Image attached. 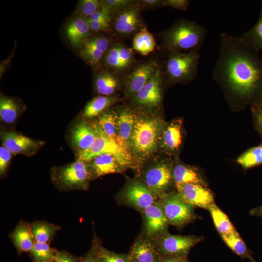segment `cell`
I'll list each match as a JSON object with an SVG mask.
<instances>
[{
  "label": "cell",
  "instance_id": "43",
  "mask_svg": "<svg viewBox=\"0 0 262 262\" xmlns=\"http://www.w3.org/2000/svg\"><path fill=\"white\" fill-rule=\"evenodd\" d=\"M251 111L255 128L262 137V108L256 104H252Z\"/></svg>",
  "mask_w": 262,
  "mask_h": 262
},
{
  "label": "cell",
  "instance_id": "42",
  "mask_svg": "<svg viewBox=\"0 0 262 262\" xmlns=\"http://www.w3.org/2000/svg\"><path fill=\"white\" fill-rule=\"evenodd\" d=\"M113 15L107 12L102 6L100 9L87 18L89 21H104L111 24Z\"/></svg>",
  "mask_w": 262,
  "mask_h": 262
},
{
  "label": "cell",
  "instance_id": "40",
  "mask_svg": "<svg viewBox=\"0 0 262 262\" xmlns=\"http://www.w3.org/2000/svg\"><path fill=\"white\" fill-rule=\"evenodd\" d=\"M137 0H102L103 8L109 13L115 14L126 10L138 2Z\"/></svg>",
  "mask_w": 262,
  "mask_h": 262
},
{
  "label": "cell",
  "instance_id": "51",
  "mask_svg": "<svg viewBox=\"0 0 262 262\" xmlns=\"http://www.w3.org/2000/svg\"><path fill=\"white\" fill-rule=\"evenodd\" d=\"M262 108V91L254 103Z\"/></svg>",
  "mask_w": 262,
  "mask_h": 262
},
{
  "label": "cell",
  "instance_id": "14",
  "mask_svg": "<svg viewBox=\"0 0 262 262\" xmlns=\"http://www.w3.org/2000/svg\"><path fill=\"white\" fill-rule=\"evenodd\" d=\"M202 241L194 235H172L168 232L153 240L162 256L187 257L190 250Z\"/></svg>",
  "mask_w": 262,
  "mask_h": 262
},
{
  "label": "cell",
  "instance_id": "52",
  "mask_svg": "<svg viewBox=\"0 0 262 262\" xmlns=\"http://www.w3.org/2000/svg\"><path fill=\"white\" fill-rule=\"evenodd\" d=\"M53 262V261H49V262Z\"/></svg>",
  "mask_w": 262,
  "mask_h": 262
},
{
  "label": "cell",
  "instance_id": "22",
  "mask_svg": "<svg viewBox=\"0 0 262 262\" xmlns=\"http://www.w3.org/2000/svg\"><path fill=\"white\" fill-rule=\"evenodd\" d=\"M182 131L181 119L172 121L164 128L160 138L161 145L165 151L174 154L179 151L182 143Z\"/></svg>",
  "mask_w": 262,
  "mask_h": 262
},
{
  "label": "cell",
  "instance_id": "9",
  "mask_svg": "<svg viewBox=\"0 0 262 262\" xmlns=\"http://www.w3.org/2000/svg\"><path fill=\"white\" fill-rule=\"evenodd\" d=\"M162 63L149 59L136 64L124 77L125 96L131 98L138 93L162 68Z\"/></svg>",
  "mask_w": 262,
  "mask_h": 262
},
{
  "label": "cell",
  "instance_id": "44",
  "mask_svg": "<svg viewBox=\"0 0 262 262\" xmlns=\"http://www.w3.org/2000/svg\"><path fill=\"white\" fill-rule=\"evenodd\" d=\"M82 258H78L66 251H55L53 262H80Z\"/></svg>",
  "mask_w": 262,
  "mask_h": 262
},
{
  "label": "cell",
  "instance_id": "29",
  "mask_svg": "<svg viewBox=\"0 0 262 262\" xmlns=\"http://www.w3.org/2000/svg\"><path fill=\"white\" fill-rule=\"evenodd\" d=\"M156 43L153 35L144 27L133 37L132 49L143 56L152 52Z\"/></svg>",
  "mask_w": 262,
  "mask_h": 262
},
{
  "label": "cell",
  "instance_id": "6",
  "mask_svg": "<svg viewBox=\"0 0 262 262\" xmlns=\"http://www.w3.org/2000/svg\"><path fill=\"white\" fill-rule=\"evenodd\" d=\"M161 206L169 225L182 228L196 217L193 207L187 203L177 191L160 198Z\"/></svg>",
  "mask_w": 262,
  "mask_h": 262
},
{
  "label": "cell",
  "instance_id": "11",
  "mask_svg": "<svg viewBox=\"0 0 262 262\" xmlns=\"http://www.w3.org/2000/svg\"><path fill=\"white\" fill-rule=\"evenodd\" d=\"M172 167L167 163H158L145 170L142 174L140 180L160 199L174 192L171 190L172 186H175L172 177Z\"/></svg>",
  "mask_w": 262,
  "mask_h": 262
},
{
  "label": "cell",
  "instance_id": "20",
  "mask_svg": "<svg viewBox=\"0 0 262 262\" xmlns=\"http://www.w3.org/2000/svg\"><path fill=\"white\" fill-rule=\"evenodd\" d=\"M87 18L76 14L70 17L65 27V34L69 43L79 50L93 34Z\"/></svg>",
  "mask_w": 262,
  "mask_h": 262
},
{
  "label": "cell",
  "instance_id": "48",
  "mask_svg": "<svg viewBox=\"0 0 262 262\" xmlns=\"http://www.w3.org/2000/svg\"><path fill=\"white\" fill-rule=\"evenodd\" d=\"M88 21V20H87ZM90 28L92 32H111V23L104 21H89Z\"/></svg>",
  "mask_w": 262,
  "mask_h": 262
},
{
  "label": "cell",
  "instance_id": "30",
  "mask_svg": "<svg viewBox=\"0 0 262 262\" xmlns=\"http://www.w3.org/2000/svg\"><path fill=\"white\" fill-rule=\"evenodd\" d=\"M14 243L19 252H30L34 243L30 226L21 223L12 235Z\"/></svg>",
  "mask_w": 262,
  "mask_h": 262
},
{
  "label": "cell",
  "instance_id": "13",
  "mask_svg": "<svg viewBox=\"0 0 262 262\" xmlns=\"http://www.w3.org/2000/svg\"><path fill=\"white\" fill-rule=\"evenodd\" d=\"M136 65L132 49L120 42L111 45L102 61V67L113 70L120 77H124Z\"/></svg>",
  "mask_w": 262,
  "mask_h": 262
},
{
  "label": "cell",
  "instance_id": "8",
  "mask_svg": "<svg viewBox=\"0 0 262 262\" xmlns=\"http://www.w3.org/2000/svg\"><path fill=\"white\" fill-rule=\"evenodd\" d=\"M159 199L144 182L137 180L127 183L116 197L119 204L131 207L140 213Z\"/></svg>",
  "mask_w": 262,
  "mask_h": 262
},
{
  "label": "cell",
  "instance_id": "19",
  "mask_svg": "<svg viewBox=\"0 0 262 262\" xmlns=\"http://www.w3.org/2000/svg\"><path fill=\"white\" fill-rule=\"evenodd\" d=\"M129 262H161V256L153 240L138 237L127 253Z\"/></svg>",
  "mask_w": 262,
  "mask_h": 262
},
{
  "label": "cell",
  "instance_id": "31",
  "mask_svg": "<svg viewBox=\"0 0 262 262\" xmlns=\"http://www.w3.org/2000/svg\"><path fill=\"white\" fill-rule=\"evenodd\" d=\"M226 245L235 254L242 259H248L256 262L252 256L251 251L246 246L237 231L228 234L221 235Z\"/></svg>",
  "mask_w": 262,
  "mask_h": 262
},
{
  "label": "cell",
  "instance_id": "17",
  "mask_svg": "<svg viewBox=\"0 0 262 262\" xmlns=\"http://www.w3.org/2000/svg\"><path fill=\"white\" fill-rule=\"evenodd\" d=\"M2 146L12 154L31 156L36 154L44 144V141L36 140L14 131L0 132Z\"/></svg>",
  "mask_w": 262,
  "mask_h": 262
},
{
  "label": "cell",
  "instance_id": "4",
  "mask_svg": "<svg viewBox=\"0 0 262 262\" xmlns=\"http://www.w3.org/2000/svg\"><path fill=\"white\" fill-rule=\"evenodd\" d=\"M164 128L156 118H137L129 144L133 154L142 160L155 152Z\"/></svg>",
  "mask_w": 262,
  "mask_h": 262
},
{
  "label": "cell",
  "instance_id": "34",
  "mask_svg": "<svg viewBox=\"0 0 262 262\" xmlns=\"http://www.w3.org/2000/svg\"><path fill=\"white\" fill-rule=\"evenodd\" d=\"M35 242L47 243L51 239L55 233L60 229L58 226L45 222H36L30 226Z\"/></svg>",
  "mask_w": 262,
  "mask_h": 262
},
{
  "label": "cell",
  "instance_id": "32",
  "mask_svg": "<svg viewBox=\"0 0 262 262\" xmlns=\"http://www.w3.org/2000/svg\"><path fill=\"white\" fill-rule=\"evenodd\" d=\"M214 224L220 235L237 231L226 214L213 203L208 209Z\"/></svg>",
  "mask_w": 262,
  "mask_h": 262
},
{
  "label": "cell",
  "instance_id": "41",
  "mask_svg": "<svg viewBox=\"0 0 262 262\" xmlns=\"http://www.w3.org/2000/svg\"><path fill=\"white\" fill-rule=\"evenodd\" d=\"M12 154L3 146L0 147V174H5L12 158Z\"/></svg>",
  "mask_w": 262,
  "mask_h": 262
},
{
  "label": "cell",
  "instance_id": "36",
  "mask_svg": "<svg viewBox=\"0 0 262 262\" xmlns=\"http://www.w3.org/2000/svg\"><path fill=\"white\" fill-rule=\"evenodd\" d=\"M236 161L244 169L262 164V142L242 153Z\"/></svg>",
  "mask_w": 262,
  "mask_h": 262
},
{
  "label": "cell",
  "instance_id": "50",
  "mask_svg": "<svg viewBox=\"0 0 262 262\" xmlns=\"http://www.w3.org/2000/svg\"><path fill=\"white\" fill-rule=\"evenodd\" d=\"M250 214L253 216L262 218V205L252 209Z\"/></svg>",
  "mask_w": 262,
  "mask_h": 262
},
{
  "label": "cell",
  "instance_id": "39",
  "mask_svg": "<svg viewBox=\"0 0 262 262\" xmlns=\"http://www.w3.org/2000/svg\"><path fill=\"white\" fill-rule=\"evenodd\" d=\"M102 6V0H80L78 1L76 14L88 18Z\"/></svg>",
  "mask_w": 262,
  "mask_h": 262
},
{
  "label": "cell",
  "instance_id": "28",
  "mask_svg": "<svg viewBox=\"0 0 262 262\" xmlns=\"http://www.w3.org/2000/svg\"><path fill=\"white\" fill-rule=\"evenodd\" d=\"M23 107L14 97L0 94V120L8 124L15 123L23 111Z\"/></svg>",
  "mask_w": 262,
  "mask_h": 262
},
{
  "label": "cell",
  "instance_id": "15",
  "mask_svg": "<svg viewBox=\"0 0 262 262\" xmlns=\"http://www.w3.org/2000/svg\"><path fill=\"white\" fill-rule=\"evenodd\" d=\"M114 42L109 36L92 34L78 50L79 55L92 68L98 69L102 67L103 58Z\"/></svg>",
  "mask_w": 262,
  "mask_h": 262
},
{
  "label": "cell",
  "instance_id": "16",
  "mask_svg": "<svg viewBox=\"0 0 262 262\" xmlns=\"http://www.w3.org/2000/svg\"><path fill=\"white\" fill-rule=\"evenodd\" d=\"M140 213L143 220L142 235L155 240L168 232L169 224L158 201Z\"/></svg>",
  "mask_w": 262,
  "mask_h": 262
},
{
  "label": "cell",
  "instance_id": "49",
  "mask_svg": "<svg viewBox=\"0 0 262 262\" xmlns=\"http://www.w3.org/2000/svg\"><path fill=\"white\" fill-rule=\"evenodd\" d=\"M161 262H189L187 257L162 256Z\"/></svg>",
  "mask_w": 262,
  "mask_h": 262
},
{
  "label": "cell",
  "instance_id": "10",
  "mask_svg": "<svg viewBox=\"0 0 262 262\" xmlns=\"http://www.w3.org/2000/svg\"><path fill=\"white\" fill-rule=\"evenodd\" d=\"M138 2L126 10L113 15L111 32L115 37L128 38L145 27Z\"/></svg>",
  "mask_w": 262,
  "mask_h": 262
},
{
  "label": "cell",
  "instance_id": "47",
  "mask_svg": "<svg viewBox=\"0 0 262 262\" xmlns=\"http://www.w3.org/2000/svg\"><path fill=\"white\" fill-rule=\"evenodd\" d=\"M138 4L142 11L154 10L163 7V0H139Z\"/></svg>",
  "mask_w": 262,
  "mask_h": 262
},
{
  "label": "cell",
  "instance_id": "1",
  "mask_svg": "<svg viewBox=\"0 0 262 262\" xmlns=\"http://www.w3.org/2000/svg\"><path fill=\"white\" fill-rule=\"evenodd\" d=\"M219 54L213 77L241 104L255 103L262 91V60L259 51L240 37L220 35Z\"/></svg>",
  "mask_w": 262,
  "mask_h": 262
},
{
  "label": "cell",
  "instance_id": "25",
  "mask_svg": "<svg viewBox=\"0 0 262 262\" xmlns=\"http://www.w3.org/2000/svg\"><path fill=\"white\" fill-rule=\"evenodd\" d=\"M88 166L93 178L120 173L124 168L114 155L108 153L97 156L89 162Z\"/></svg>",
  "mask_w": 262,
  "mask_h": 262
},
{
  "label": "cell",
  "instance_id": "2",
  "mask_svg": "<svg viewBox=\"0 0 262 262\" xmlns=\"http://www.w3.org/2000/svg\"><path fill=\"white\" fill-rule=\"evenodd\" d=\"M207 32L206 28L196 21L180 18L160 33L159 36L166 53L199 51Z\"/></svg>",
  "mask_w": 262,
  "mask_h": 262
},
{
  "label": "cell",
  "instance_id": "38",
  "mask_svg": "<svg viewBox=\"0 0 262 262\" xmlns=\"http://www.w3.org/2000/svg\"><path fill=\"white\" fill-rule=\"evenodd\" d=\"M97 242L100 262H129L127 254L117 253L106 249L97 238Z\"/></svg>",
  "mask_w": 262,
  "mask_h": 262
},
{
  "label": "cell",
  "instance_id": "7",
  "mask_svg": "<svg viewBox=\"0 0 262 262\" xmlns=\"http://www.w3.org/2000/svg\"><path fill=\"white\" fill-rule=\"evenodd\" d=\"M93 178L88 164L79 160L57 169L53 176L60 187L67 190H86Z\"/></svg>",
  "mask_w": 262,
  "mask_h": 262
},
{
  "label": "cell",
  "instance_id": "33",
  "mask_svg": "<svg viewBox=\"0 0 262 262\" xmlns=\"http://www.w3.org/2000/svg\"><path fill=\"white\" fill-rule=\"evenodd\" d=\"M98 117V125L103 132L109 138L118 143L116 132L117 113L109 109Z\"/></svg>",
  "mask_w": 262,
  "mask_h": 262
},
{
  "label": "cell",
  "instance_id": "46",
  "mask_svg": "<svg viewBox=\"0 0 262 262\" xmlns=\"http://www.w3.org/2000/svg\"><path fill=\"white\" fill-rule=\"evenodd\" d=\"M189 4L188 0H163V7H171L179 10L186 11Z\"/></svg>",
  "mask_w": 262,
  "mask_h": 262
},
{
  "label": "cell",
  "instance_id": "53",
  "mask_svg": "<svg viewBox=\"0 0 262 262\" xmlns=\"http://www.w3.org/2000/svg\"></svg>",
  "mask_w": 262,
  "mask_h": 262
},
{
  "label": "cell",
  "instance_id": "5",
  "mask_svg": "<svg viewBox=\"0 0 262 262\" xmlns=\"http://www.w3.org/2000/svg\"><path fill=\"white\" fill-rule=\"evenodd\" d=\"M94 126L97 134L96 138L88 149L78 153L77 160L90 162L100 154L108 153L114 155L123 168L131 166L132 159L129 150L109 138L98 124Z\"/></svg>",
  "mask_w": 262,
  "mask_h": 262
},
{
  "label": "cell",
  "instance_id": "26",
  "mask_svg": "<svg viewBox=\"0 0 262 262\" xmlns=\"http://www.w3.org/2000/svg\"><path fill=\"white\" fill-rule=\"evenodd\" d=\"M173 180L175 187L188 183L207 184L199 170L193 166L182 164H177L172 167Z\"/></svg>",
  "mask_w": 262,
  "mask_h": 262
},
{
  "label": "cell",
  "instance_id": "27",
  "mask_svg": "<svg viewBox=\"0 0 262 262\" xmlns=\"http://www.w3.org/2000/svg\"><path fill=\"white\" fill-rule=\"evenodd\" d=\"M120 101V99L116 96L98 95L86 104L83 115L86 118L91 119L99 116Z\"/></svg>",
  "mask_w": 262,
  "mask_h": 262
},
{
  "label": "cell",
  "instance_id": "3",
  "mask_svg": "<svg viewBox=\"0 0 262 262\" xmlns=\"http://www.w3.org/2000/svg\"><path fill=\"white\" fill-rule=\"evenodd\" d=\"M200 54L198 51L169 52L162 64L165 82L169 84H185L198 75Z\"/></svg>",
  "mask_w": 262,
  "mask_h": 262
},
{
  "label": "cell",
  "instance_id": "45",
  "mask_svg": "<svg viewBox=\"0 0 262 262\" xmlns=\"http://www.w3.org/2000/svg\"><path fill=\"white\" fill-rule=\"evenodd\" d=\"M80 262H100L98 254L96 237H94L90 250L81 259Z\"/></svg>",
  "mask_w": 262,
  "mask_h": 262
},
{
  "label": "cell",
  "instance_id": "37",
  "mask_svg": "<svg viewBox=\"0 0 262 262\" xmlns=\"http://www.w3.org/2000/svg\"><path fill=\"white\" fill-rule=\"evenodd\" d=\"M55 251L47 243L34 242L30 253L34 262H48L53 261Z\"/></svg>",
  "mask_w": 262,
  "mask_h": 262
},
{
  "label": "cell",
  "instance_id": "12",
  "mask_svg": "<svg viewBox=\"0 0 262 262\" xmlns=\"http://www.w3.org/2000/svg\"><path fill=\"white\" fill-rule=\"evenodd\" d=\"M165 83L162 67L159 71L130 98L138 108L149 111H157L162 107L163 87Z\"/></svg>",
  "mask_w": 262,
  "mask_h": 262
},
{
  "label": "cell",
  "instance_id": "24",
  "mask_svg": "<svg viewBox=\"0 0 262 262\" xmlns=\"http://www.w3.org/2000/svg\"><path fill=\"white\" fill-rule=\"evenodd\" d=\"M97 137L94 126H91L88 122L82 121L76 124L71 130L72 142L79 152L88 149Z\"/></svg>",
  "mask_w": 262,
  "mask_h": 262
},
{
  "label": "cell",
  "instance_id": "21",
  "mask_svg": "<svg viewBox=\"0 0 262 262\" xmlns=\"http://www.w3.org/2000/svg\"><path fill=\"white\" fill-rule=\"evenodd\" d=\"M104 68L94 75V88L99 95L113 96L120 89L123 80L113 70Z\"/></svg>",
  "mask_w": 262,
  "mask_h": 262
},
{
  "label": "cell",
  "instance_id": "18",
  "mask_svg": "<svg viewBox=\"0 0 262 262\" xmlns=\"http://www.w3.org/2000/svg\"><path fill=\"white\" fill-rule=\"evenodd\" d=\"M175 188L182 198L193 207H198L208 210L214 202L213 194L207 186L188 183Z\"/></svg>",
  "mask_w": 262,
  "mask_h": 262
},
{
  "label": "cell",
  "instance_id": "35",
  "mask_svg": "<svg viewBox=\"0 0 262 262\" xmlns=\"http://www.w3.org/2000/svg\"><path fill=\"white\" fill-rule=\"evenodd\" d=\"M240 37L244 42L258 51L262 49V6L257 22Z\"/></svg>",
  "mask_w": 262,
  "mask_h": 262
},
{
  "label": "cell",
  "instance_id": "23",
  "mask_svg": "<svg viewBox=\"0 0 262 262\" xmlns=\"http://www.w3.org/2000/svg\"><path fill=\"white\" fill-rule=\"evenodd\" d=\"M136 119L133 113L128 108H121L117 113L116 132L118 143L127 149Z\"/></svg>",
  "mask_w": 262,
  "mask_h": 262
}]
</instances>
